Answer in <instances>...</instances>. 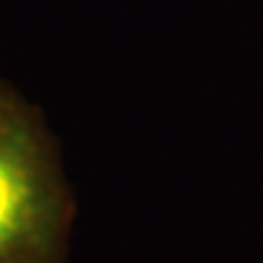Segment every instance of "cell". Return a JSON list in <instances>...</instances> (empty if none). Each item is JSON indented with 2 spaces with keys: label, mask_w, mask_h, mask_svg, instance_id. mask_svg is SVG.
I'll use <instances>...</instances> for the list:
<instances>
[{
  "label": "cell",
  "mask_w": 263,
  "mask_h": 263,
  "mask_svg": "<svg viewBox=\"0 0 263 263\" xmlns=\"http://www.w3.org/2000/svg\"><path fill=\"white\" fill-rule=\"evenodd\" d=\"M65 207L38 113L0 81V263H57Z\"/></svg>",
  "instance_id": "obj_1"
}]
</instances>
